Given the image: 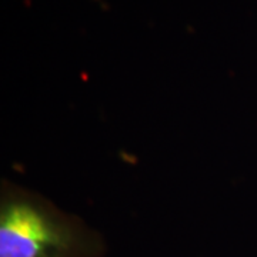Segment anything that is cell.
I'll return each mask as SVG.
<instances>
[{"mask_svg":"<svg viewBox=\"0 0 257 257\" xmlns=\"http://www.w3.org/2000/svg\"><path fill=\"white\" fill-rule=\"evenodd\" d=\"M101 236L45 197L12 183L0 193V257H101Z\"/></svg>","mask_w":257,"mask_h":257,"instance_id":"1","label":"cell"}]
</instances>
